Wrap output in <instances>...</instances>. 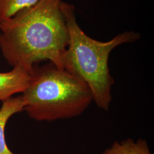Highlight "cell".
<instances>
[{"label":"cell","instance_id":"obj_2","mask_svg":"<svg viewBox=\"0 0 154 154\" xmlns=\"http://www.w3.org/2000/svg\"><path fill=\"white\" fill-rule=\"evenodd\" d=\"M60 9L69 34V45L62 56L63 69L86 83L93 102L100 109L108 111L114 83L108 65L110 54L119 45L137 41L140 35L125 32L110 41H98L89 37L78 25L74 6L62 1Z\"/></svg>","mask_w":154,"mask_h":154},{"label":"cell","instance_id":"obj_7","mask_svg":"<svg viewBox=\"0 0 154 154\" xmlns=\"http://www.w3.org/2000/svg\"><path fill=\"white\" fill-rule=\"evenodd\" d=\"M40 0H0V22L18 11L34 5Z\"/></svg>","mask_w":154,"mask_h":154},{"label":"cell","instance_id":"obj_5","mask_svg":"<svg viewBox=\"0 0 154 154\" xmlns=\"http://www.w3.org/2000/svg\"><path fill=\"white\" fill-rule=\"evenodd\" d=\"M22 111H23L22 95L3 102L0 109V154H14L6 144L5 130L6 123L11 116Z\"/></svg>","mask_w":154,"mask_h":154},{"label":"cell","instance_id":"obj_3","mask_svg":"<svg viewBox=\"0 0 154 154\" xmlns=\"http://www.w3.org/2000/svg\"><path fill=\"white\" fill-rule=\"evenodd\" d=\"M22 98L23 111L37 121L77 117L93 102V94L86 83L50 62L34 66Z\"/></svg>","mask_w":154,"mask_h":154},{"label":"cell","instance_id":"obj_6","mask_svg":"<svg viewBox=\"0 0 154 154\" xmlns=\"http://www.w3.org/2000/svg\"><path fill=\"white\" fill-rule=\"evenodd\" d=\"M102 154H152L146 140L139 138L134 140L127 138L121 141H116Z\"/></svg>","mask_w":154,"mask_h":154},{"label":"cell","instance_id":"obj_4","mask_svg":"<svg viewBox=\"0 0 154 154\" xmlns=\"http://www.w3.org/2000/svg\"><path fill=\"white\" fill-rule=\"evenodd\" d=\"M30 74L20 67H13L7 72H0V100L5 102L13 95L23 93L28 88Z\"/></svg>","mask_w":154,"mask_h":154},{"label":"cell","instance_id":"obj_1","mask_svg":"<svg viewBox=\"0 0 154 154\" xmlns=\"http://www.w3.org/2000/svg\"><path fill=\"white\" fill-rule=\"evenodd\" d=\"M62 0H40L0 22V49L8 63L31 74L41 62L63 69L62 56L69 34Z\"/></svg>","mask_w":154,"mask_h":154}]
</instances>
